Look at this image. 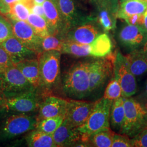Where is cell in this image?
Instances as JSON below:
<instances>
[{"label": "cell", "mask_w": 147, "mask_h": 147, "mask_svg": "<svg viewBox=\"0 0 147 147\" xmlns=\"http://www.w3.org/2000/svg\"><path fill=\"white\" fill-rule=\"evenodd\" d=\"M89 63L82 62L76 63L64 75L63 91L69 98L80 100L90 93Z\"/></svg>", "instance_id": "cell-1"}, {"label": "cell", "mask_w": 147, "mask_h": 147, "mask_svg": "<svg viewBox=\"0 0 147 147\" xmlns=\"http://www.w3.org/2000/svg\"><path fill=\"white\" fill-rule=\"evenodd\" d=\"M62 53L58 51H47L39 53L38 59L39 67V87L44 93L55 89L60 81V62Z\"/></svg>", "instance_id": "cell-2"}, {"label": "cell", "mask_w": 147, "mask_h": 147, "mask_svg": "<svg viewBox=\"0 0 147 147\" xmlns=\"http://www.w3.org/2000/svg\"><path fill=\"white\" fill-rule=\"evenodd\" d=\"M113 100L102 98L95 102L90 114L84 123L77 127L82 142H88L89 136L101 129L110 127L111 105Z\"/></svg>", "instance_id": "cell-3"}, {"label": "cell", "mask_w": 147, "mask_h": 147, "mask_svg": "<svg viewBox=\"0 0 147 147\" xmlns=\"http://www.w3.org/2000/svg\"><path fill=\"white\" fill-rule=\"evenodd\" d=\"M37 117L28 113H11L0 124V142L11 140L36 128Z\"/></svg>", "instance_id": "cell-4"}, {"label": "cell", "mask_w": 147, "mask_h": 147, "mask_svg": "<svg viewBox=\"0 0 147 147\" xmlns=\"http://www.w3.org/2000/svg\"><path fill=\"white\" fill-rule=\"evenodd\" d=\"M125 119L121 134L133 137L147 126V112L141 103L131 98H125Z\"/></svg>", "instance_id": "cell-5"}, {"label": "cell", "mask_w": 147, "mask_h": 147, "mask_svg": "<svg viewBox=\"0 0 147 147\" xmlns=\"http://www.w3.org/2000/svg\"><path fill=\"white\" fill-rule=\"evenodd\" d=\"M37 90L22 74L12 65L0 74V92L4 98H8Z\"/></svg>", "instance_id": "cell-6"}, {"label": "cell", "mask_w": 147, "mask_h": 147, "mask_svg": "<svg viewBox=\"0 0 147 147\" xmlns=\"http://www.w3.org/2000/svg\"><path fill=\"white\" fill-rule=\"evenodd\" d=\"M37 90L8 98H4L0 111L4 113H30L39 108Z\"/></svg>", "instance_id": "cell-7"}, {"label": "cell", "mask_w": 147, "mask_h": 147, "mask_svg": "<svg viewBox=\"0 0 147 147\" xmlns=\"http://www.w3.org/2000/svg\"><path fill=\"white\" fill-rule=\"evenodd\" d=\"M115 78L121 86L122 97L129 98L137 92L135 76L132 73L126 57L118 53L113 61Z\"/></svg>", "instance_id": "cell-8"}, {"label": "cell", "mask_w": 147, "mask_h": 147, "mask_svg": "<svg viewBox=\"0 0 147 147\" xmlns=\"http://www.w3.org/2000/svg\"><path fill=\"white\" fill-rule=\"evenodd\" d=\"M116 56H114L110 53L105 58L99 59L89 63L88 73L90 93L99 88L105 84L112 71L113 61Z\"/></svg>", "instance_id": "cell-9"}, {"label": "cell", "mask_w": 147, "mask_h": 147, "mask_svg": "<svg viewBox=\"0 0 147 147\" xmlns=\"http://www.w3.org/2000/svg\"><path fill=\"white\" fill-rule=\"evenodd\" d=\"M94 103L79 99L68 100L65 119L74 127L82 125L90 114Z\"/></svg>", "instance_id": "cell-10"}, {"label": "cell", "mask_w": 147, "mask_h": 147, "mask_svg": "<svg viewBox=\"0 0 147 147\" xmlns=\"http://www.w3.org/2000/svg\"><path fill=\"white\" fill-rule=\"evenodd\" d=\"M9 19L11 24L14 36L38 54L40 53L42 38L37 36L31 26L27 21Z\"/></svg>", "instance_id": "cell-11"}, {"label": "cell", "mask_w": 147, "mask_h": 147, "mask_svg": "<svg viewBox=\"0 0 147 147\" xmlns=\"http://www.w3.org/2000/svg\"><path fill=\"white\" fill-rule=\"evenodd\" d=\"M57 1L67 31L74 27L84 24L92 20L91 18L85 16L82 13L76 0H57Z\"/></svg>", "instance_id": "cell-12"}, {"label": "cell", "mask_w": 147, "mask_h": 147, "mask_svg": "<svg viewBox=\"0 0 147 147\" xmlns=\"http://www.w3.org/2000/svg\"><path fill=\"white\" fill-rule=\"evenodd\" d=\"M42 5L50 34H59L64 37L67 28L59 10L57 0H45Z\"/></svg>", "instance_id": "cell-13"}, {"label": "cell", "mask_w": 147, "mask_h": 147, "mask_svg": "<svg viewBox=\"0 0 147 147\" xmlns=\"http://www.w3.org/2000/svg\"><path fill=\"white\" fill-rule=\"evenodd\" d=\"M118 38L125 47L132 50L142 48L147 39V32L142 27L127 25L121 30Z\"/></svg>", "instance_id": "cell-14"}, {"label": "cell", "mask_w": 147, "mask_h": 147, "mask_svg": "<svg viewBox=\"0 0 147 147\" xmlns=\"http://www.w3.org/2000/svg\"><path fill=\"white\" fill-rule=\"evenodd\" d=\"M0 45L8 53L14 65L26 59L38 57V54L36 52L24 45L14 36Z\"/></svg>", "instance_id": "cell-15"}, {"label": "cell", "mask_w": 147, "mask_h": 147, "mask_svg": "<svg viewBox=\"0 0 147 147\" xmlns=\"http://www.w3.org/2000/svg\"><path fill=\"white\" fill-rule=\"evenodd\" d=\"M68 100L55 96H49L39 106L37 121L65 115Z\"/></svg>", "instance_id": "cell-16"}, {"label": "cell", "mask_w": 147, "mask_h": 147, "mask_svg": "<svg viewBox=\"0 0 147 147\" xmlns=\"http://www.w3.org/2000/svg\"><path fill=\"white\" fill-rule=\"evenodd\" d=\"M100 34L98 28L92 24L86 23L70 28L64 36L65 40L83 44H90Z\"/></svg>", "instance_id": "cell-17"}, {"label": "cell", "mask_w": 147, "mask_h": 147, "mask_svg": "<svg viewBox=\"0 0 147 147\" xmlns=\"http://www.w3.org/2000/svg\"><path fill=\"white\" fill-rule=\"evenodd\" d=\"M53 139L56 147H66L81 140V135L77 127L71 126L64 118L63 123L53 133Z\"/></svg>", "instance_id": "cell-18"}, {"label": "cell", "mask_w": 147, "mask_h": 147, "mask_svg": "<svg viewBox=\"0 0 147 147\" xmlns=\"http://www.w3.org/2000/svg\"><path fill=\"white\" fill-rule=\"evenodd\" d=\"M14 65L36 88L39 87L40 76L38 57L22 61Z\"/></svg>", "instance_id": "cell-19"}, {"label": "cell", "mask_w": 147, "mask_h": 147, "mask_svg": "<svg viewBox=\"0 0 147 147\" xmlns=\"http://www.w3.org/2000/svg\"><path fill=\"white\" fill-rule=\"evenodd\" d=\"M130 69L135 76H141L147 71V52L141 49L132 50L125 56Z\"/></svg>", "instance_id": "cell-20"}, {"label": "cell", "mask_w": 147, "mask_h": 147, "mask_svg": "<svg viewBox=\"0 0 147 147\" xmlns=\"http://www.w3.org/2000/svg\"><path fill=\"white\" fill-rule=\"evenodd\" d=\"M112 44L106 33L100 34L90 44V55L95 57H104L111 53Z\"/></svg>", "instance_id": "cell-21"}, {"label": "cell", "mask_w": 147, "mask_h": 147, "mask_svg": "<svg viewBox=\"0 0 147 147\" xmlns=\"http://www.w3.org/2000/svg\"><path fill=\"white\" fill-rule=\"evenodd\" d=\"M147 3L142 0H129L121 3L117 17L125 20L134 14H142L147 11Z\"/></svg>", "instance_id": "cell-22"}, {"label": "cell", "mask_w": 147, "mask_h": 147, "mask_svg": "<svg viewBox=\"0 0 147 147\" xmlns=\"http://www.w3.org/2000/svg\"><path fill=\"white\" fill-rule=\"evenodd\" d=\"M27 144L30 147H56L53 134H47L34 129L26 137Z\"/></svg>", "instance_id": "cell-23"}, {"label": "cell", "mask_w": 147, "mask_h": 147, "mask_svg": "<svg viewBox=\"0 0 147 147\" xmlns=\"http://www.w3.org/2000/svg\"><path fill=\"white\" fill-rule=\"evenodd\" d=\"M125 119L123 97L113 100L111 105L110 122L112 127L121 132Z\"/></svg>", "instance_id": "cell-24"}, {"label": "cell", "mask_w": 147, "mask_h": 147, "mask_svg": "<svg viewBox=\"0 0 147 147\" xmlns=\"http://www.w3.org/2000/svg\"><path fill=\"white\" fill-rule=\"evenodd\" d=\"M97 6L98 9L97 19L99 25L105 31L114 30L116 27L117 13L104 6Z\"/></svg>", "instance_id": "cell-25"}, {"label": "cell", "mask_w": 147, "mask_h": 147, "mask_svg": "<svg viewBox=\"0 0 147 147\" xmlns=\"http://www.w3.org/2000/svg\"><path fill=\"white\" fill-rule=\"evenodd\" d=\"M114 134L110 127L103 129L91 134L88 142L94 147H111Z\"/></svg>", "instance_id": "cell-26"}, {"label": "cell", "mask_w": 147, "mask_h": 147, "mask_svg": "<svg viewBox=\"0 0 147 147\" xmlns=\"http://www.w3.org/2000/svg\"><path fill=\"white\" fill-rule=\"evenodd\" d=\"M61 53L77 57L88 56L90 55V44H83L65 40Z\"/></svg>", "instance_id": "cell-27"}, {"label": "cell", "mask_w": 147, "mask_h": 147, "mask_svg": "<svg viewBox=\"0 0 147 147\" xmlns=\"http://www.w3.org/2000/svg\"><path fill=\"white\" fill-rule=\"evenodd\" d=\"M64 37L59 34H49L41 39L40 53L47 51H58L61 53Z\"/></svg>", "instance_id": "cell-28"}, {"label": "cell", "mask_w": 147, "mask_h": 147, "mask_svg": "<svg viewBox=\"0 0 147 147\" xmlns=\"http://www.w3.org/2000/svg\"><path fill=\"white\" fill-rule=\"evenodd\" d=\"M27 22L31 26L36 34L40 38H42L50 34L47 22L42 16L31 13Z\"/></svg>", "instance_id": "cell-29"}, {"label": "cell", "mask_w": 147, "mask_h": 147, "mask_svg": "<svg viewBox=\"0 0 147 147\" xmlns=\"http://www.w3.org/2000/svg\"><path fill=\"white\" fill-rule=\"evenodd\" d=\"M64 118V115H60L37 121L35 129L47 134H53L63 123Z\"/></svg>", "instance_id": "cell-30"}, {"label": "cell", "mask_w": 147, "mask_h": 147, "mask_svg": "<svg viewBox=\"0 0 147 147\" xmlns=\"http://www.w3.org/2000/svg\"><path fill=\"white\" fill-rule=\"evenodd\" d=\"M30 13L31 10L27 5L21 2H18L9 6L8 13L6 16L12 20L27 21Z\"/></svg>", "instance_id": "cell-31"}, {"label": "cell", "mask_w": 147, "mask_h": 147, "mask_svg": "<svg viewBox=\"0 0 147 147\" xmlns=\"http://www.w3.org/2000/svg\"><path fill=\"white\" fill-rule=\"evenodd\" d=\"M122 97V90L121 86L114 78L107 85L104 98L109 100H114Z\"/></svg>", "instance_id": "cell-32"}, {"label": "cell", "mask_w": 147, "mask_h": 147, "mask_svg": "<svg viewBox=\"0 0 147 147\" xmlns=\"http://www.w3.org/2000/svg\"><path fill=\"white\" fill-rule=\"evenodd\" d=\"M13 36L12 26L9 18L0 13V44Z\"/></svg>", "instance_id": "cell-33"}, {"label": "cell", "mask_w": 147, "mask_h": 147, "mask_svg": "<svg viewBox=\"0 0 147 147\" xmlns=\"http://www.w3.org/2000/svg\"><path fill=\"white\" fill-rule=\"evenodd\" d=\"M18 2L24 3L30 10L35 5L34 0H0V13L6 16L8 13L9 6Z\"/></svg>", "instance_id": "cell-34"}, {"label": "cell", "mask_w": 147, "mask_h": 147, "mask_svg": "<svg viewBox=\"0 0 147 147\" xmlns=\"http://www.w3.org/2000/svg\"><path fill=\"white\" fill-rule=\"evenodd\" d=\"M112 147H132L131 139L125 134H114Z\"/></svg>", "instance_id": "cell-35"}, {"label": "cell", "mask_w": 147, "mask_h": 147, "mask_svg": "<svg viewBox=\"0 0 147 147\" xmlns=\"http://www.w3.org/2000/svg\"><path fill=\"white\" fill-rule=\"evenodd\" d=\"M132 146L147 147V126L131 138Z\"/></svg>", "instance_id": "cell-36"}, {"label": "cell", "mask_w": 147, "mask_h": 147, "mask_svg": "<svg viewBox=\"0 0 147 147\" xmlns=\"http://www.w3.org/2000/svg\"><path fill=\"white\" fill-rule=\"evenodd\" d=\"M14 65L8 53L0 45V74Z\"/></svg>", "instance_id": "cell-37"}, {"label": "cell", "mask_w": 147, "mask_h": 147, "mask_svg": "<svg viewBox=\"0 0 147 147\" xmlns=\"http://www.w3.org/2000/svg\"><path fill=\"white\" fill-rule=\"evenodd\" d=\"M95 4L107 7L117 14L119 9L118 0H96Z\"/></svg>", "instance_id": "cell-38"}, {"label": "cell", "mask_w": 147, "mask_h": 147, "mask_svg": "<svg viewBox=\"0 0 147 147\" xmlns=\"http://www.w3.org/2000/svg\"><path fill=\"white\" fill-rule=\"evenodd\" d=\"M144 14H134L126 18L124 20L129 25L143 26L144 23Z\"/></svg>", "instance_id": "cell-39"}, {"label": "cell", "mask_w": 147, "mask_h": 147, "mask_svg": "<svg viewBox=\"0 0 147 147\" xmlns=\"http://www.w3.org/2000/svg\"><path fill=\"white\" fill-rule=\"evenodd\" d=\"M31 13L40 16L45 19V16L42 5H34L31 9Z\"/></svg>", "instance_id": "cell-40"}, {"label": "cell", "mask_w": 147, "mask_h": 147, "mask_svg": "<svg viewBox=\"0 0 147 147\" xmlns=\"http://www.w3.org/2000/svg\"><path fill=\"white\" fill-rule=\"evenodd\" d=\"M142 28L147 32V11L144 14V23L143 25Z\"/></svg>", "instance_id": "cell-41"}, {"label": "cell", "mask_w": 147, "mask_h": 147, "mask_svg": "<svg viewBox=\"0 0 147 147\" xmlns=\"http://www.w3.org/2000/svg\"><path fill=\"white\" fill-rule=\"evenodd\" d=\"M142 105V106L144 107V109L146 110L147 112V95H146V98L144 100L143 104H141Z\"/></svg>", "instance_id": "cell-42"}, {"label": "cell", "mask_w": 147, "mask_h": 147, "mask_svg": "<svg viewBox=\"0 0 147 147\" xmlns=\"http://www.w3.org/2000/svg\"><path fill=\"white\" fill-rule=\"evenodd\" d=\"M45 0H34V2L35 5H42V3L45 2Z\"/></svg>", "instance_id": "cell-43"}, {"label": "cell", "mask_w": 147, "mask_h": 147, "mask_svg": "<svg viewBox=\"0 0 147 147\" xmlns=\"http://www.w3.org/2000/svg\"><path fill=\"white\" fill-rule=\"evenodd\" d=\"M141 49L143 51H144L145 52H147V39L146 42L144 43V44L143 45V46L142 47Z\"/></svg>", "instance_id": "cell-44"}, {"label": "cell", "mask_w": 147, "mask_h": 147, "mask_svg": "<svg viewBox=\"0 0 147 147\" xmlns=\"http://www.w3.org/2000/svg\"><path fill=\"white\" fill-rule=\"evenodd\" d=\"M3 99H4V98H3V96H2V95L1 92H0V107H1V106L2 104V102L3 101Z\"/></svg>", "instance_id": "cell-45"}, {"label": "cell", "mask_w": 147, "mask_h": 147, "mask_svg": "<svg viewBox=\"0 0 147 147\" xmlns=\"http://www.w3.org/2000/svg\"><path fill=\"white\" fill-rule=\"evenodd\" d=\"M145 94L147 95V81L146 84V88H145Z\"/></svg>", "instance_id": "cell-46"}, {"label": "cell", "mask_w": 147, "mask_h": 147, "mask_svg": "<svg viewBox=\"0 0 147 147\" xmlns=\"http://www.w3.org/2000/svg\"><path fill=\"white\" fill-rule=\"evenodd\" d=\"M128 1H129V0H120V3H123V2H125Z\"/></svg>", "instance_id": "cell-47"}, {"label": "cell", "mask_w": 147, "mask_h": 147, "mask_svg": "<svg viewBox=\"0 0 147 147\" xmlns=\"http://www.w3.org/2000/svg\"><path fill=\"white\" fill-rule=\"evenodd\" d=\"M95 3H96V0H92Z\"/></svg>", "instance_id": "cell-48"}, {"label": "cell", "mask_w": 147, "mask_h": 147, "mask_svg": "<svg viewBox=\"0 0 147 147\" xmlns=\"http://www.w3.org/2000/svg\"></svg>", "instance_id": "cell-49"}]
</instances>
